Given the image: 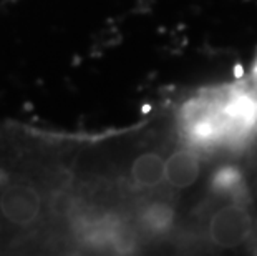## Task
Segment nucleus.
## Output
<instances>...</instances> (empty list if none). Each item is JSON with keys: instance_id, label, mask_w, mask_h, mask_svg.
Wrapping results in <instances>:
<instances>
[{"instance_id": "f257e3e1", "label": "nucleus", "mask_w": 257, "mask_h": 256, "mask_svg": "<svg viewBox=\"0 0 257 256\" xmlns=\"http://www.w3.org/2000/svg\"><path fill=\"white\" fill-rule=\"evenodd\" d=\"M179 135L171 110L95 133L0 123V254L188 249L199 210L169 180Z\"/></svg>"}, {"instance_id": "f03ea898", "label": "nucleus", "mask_w": 257, "mask_h": 256, "mask_svg": "<svg viewBox=\"0 0 257 256\" xmlns=\"http://www.w3.org/2000/svg\"><path fill=\"white\" fill-rule=\"evenodd\" d=\"M254 236V220L242 200H221L212 206L202 231L204 249H239Z\"/></svg>"}]
</instances>
